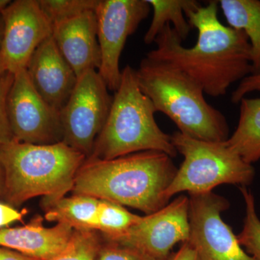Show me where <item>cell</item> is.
<instances>
[{"mask_svg":"<svg viewBox=\"0 0 260 260\" xmlns=\"http://www.w3.org/2000/svg\"><path fill=\"white\" fill-rule=\"evenodd\" d=\"M218 6V1H209L184 13L191 27L198 30V41L192 47H184L169 23L155 39L156 48L146 56L174 65L212 97L225 95L232 84L252 73L249 39L242 30L220 21Z\"/></svg>","mask_w":260,"mask_h":260,"instance_id":"obj_1","label":"cell"},{"mask_svg":"<svg viewBox=\"0 0 260 260\" xmlns=\"http://www.w3.org/2000/svg\"><path fill=\"white\" fill-rule=\"evenodd\" d=\"M177 170L172 157L158 151L139 152L110 160L88 158L77 172L72 191L149 215L169 203L165 191Z\"/></svg>","mask_w":260,"mask_h":260,"instance_id":"obj_2","label":"cell"},{"mask_svg":"<svg viewBox=\"0 0 260 260\" xmlns=\"http://www.w3.org/2000/svg\"><path fill=\"white\" fill-rule=\"evenodd\" d=\"M86 158L63 141L36 145L13 139L0 145L5 175L2 199L18 207L39 196L63 198L73 190L75 176Z\"/></svg>","mask_w":260,"mask_h":260,"instance_id":"obj_3","label":"cell"},{"mask_svg":"<svg viewBox=\"0 0 260 260\" xmlns=\"http://www.w3.org/2000/svg\"><path fill=\"white\" fill-rule=\"evenodd\" d=\"M142 91L174 122L181 134L205 141L229 138L226 119L207 102L199 83L166 61L145 57L136 70Z\"/></svg>","mask_w":260,"mask_h":260,"instance_id":"obj_4","label":"cell"},{"mask_svg":"<svg viewBox=\"0 0 260 260\" xmlns=\"http://www.w3.org/2000/svg\"><path fill=\"white\" fill-rule=\"evenodd\" d=\"M153 102L142 91L136 70H121L120 84L113 96L105 124L89 158L110 160L143 151L177 155L171 135L159 127Z\"/></svg>","mask_w":260,"mask_h":260,"instance_id":"obj_5","label":"cell"},{"mask_svg":"<svg viewBox=\"0 0 260 260\" xmlns=\"http://www.w3.org/2000/svg\"><path fill=\"white\" fill-rule=\"evenodd\" d=\"M171 137L174 148L184 160L165 191L168 201L184 191L203 194L221 184L246 186L252 182L254 168L234 152L226 141H205L179 131Z\"/></svg>","mask_w":260,"mask_h":260,"instance_id":"obj_6","label":"cell"},{"mask_svg":"<svg viewBox=\"0 0 260 260\" xmlns=\"http://www.w3.org/2000/svg\"><path fill=\"white\" fill-rule=\"evenodd\" d=\"M97 70L78 78L69 100L60 111L63 140L84 154L93 153L94 144L105 124L113 97Z\"/></svg>","mask_w":260,"mask_h":260,"instance_id":"obj_7","label":"cell"},{"mask_svg":"<svg viewBox=\"0 0 260 260\" xmlns=\"http://www.w3.org/2000/svg\"><path fill=\"white\" fill-rule=\"evenodd\" d=\"M150 9L148 0H99L95 12L102 61L98 73L111 91L120 84L119 61L126 40L148 18Z\"/></svg>","mask_w":260,"mask_h":260,"instance_id":"obj_8","label":"cell"},{"mask_svg":"<svg viewBox=\"0 0 260 260\" xmlns=\"http://www.w3.org/2000/svg\"><path fill=\"white\" fill-rule=\"evenodd\" d=\"M189 238L198 260H255L222 219L228 200L213 191L189 194Z\"/></svg>","mask_w":260,"mask_h":260,"instance_id":"obj_9","label":"cell"},{"mask_svg":"<svg viewBox=\"0 0 260 260\" xmlns=\"http://www.w3.org/2000/svg\"><path fill=\"white\" fill-rule=\"evenodd\" d=\"M13 139L36 145L63 140L60 112L47 104L32 86L26 70L14 75L7 99Z\"/></svg>","mask_w":260,"mask_h":260,"instance_id":"obj_10","label":"cell"},{"mask_svg":"<svg viewBox=\"0 0 260 260\" xmlns=\"http://www.w3.org/2000/svg\"><path fill=\"white\" fill-rule=\"evenodd\" d=\"M189 198L180 195L158 211L141 216L122 237L112 242L157 259H170L174 246L189 240Z\"/></svg>","mask_w":260,"mask_h":260,"instance_id":"obj_11","label":"cell"},{"mask_svg":"<svg viewBox=\"0 0 260 260\" xmlns=\"http://www.w3.org/2000/svg\"><path fill=\"white\" fill-rule=\"evenodd\" d=\"M3 54L12 74L26 70L38 47L52 36L53 26L38 0H15L3 13Z\"/></svg>","mask_w":260,"mask_h":260,"instance_id":"obj_12","label":"cell"},{"mask_svg":"<svg viewBox=\"0 0 260 260\" xmlns=\"http://www.w3.org/2000/svg\"><path fill=\"white\" fill-rule=\"evenodd\" d=\"M26 71L37 93L60 112L74 90L78 76L61 55L52 36L37 48Z\"/></svg>","mask_w":260,"mask_h":260,"instance_id":"obj_13","label":"cell"},{"mask_svg":"<svg viewBox=\"0 0 260 260\" xmlns=\"http://www.w3.org/2000/svg\"><path fill=\"white\" fill-rule=\"evenodd\" d=\"M52 37L78 78L88 70H99L102 55L95 10L54 25Z\"/></svg>","mask_w":260,"mask_h":260,"instance_id":"obj_14","label":"cell"},{"mask_svg":"<svg viewBox=\"0 0 260 260\" xmlns=\"http://www.w3.org/2000/svg\"><path fill=\"white\" fill-rule=\"evenodd\" d=\"M73 232L63 223L45 227L42 217H35L23 226L0 229V246L34 259L49 260L66 247Z\"/></svg>","mask_w":260,"mask_h":260,"instance_id":"obj_15","label":"cell"},{"mask_svg":"<svg viewBox=\"0 0 260 260\" xmlns=\"http://www.w3.org/2000/svg\"><path fill=\"white\" fill-rule=\"evenodd\" d=\"M99 203L98 198L83 194L44 199V218L47 221L68 224L74 230L97 231Z\"/></svg>","mask_w":260,"mask_h":260,"instance_id":"obj_16","label":"cell"},{"mask_svg":"<svg viewBox=\"0 0 260 260\" xmlns=\"http://www.w3.org/2000/svg\"><path fill=\"white\" fill-rule=\"evenodd\" d=\"M237 129L227 144L248 164L260 159V99L244 98Z\"/></svg>","mask_w":260,"mask_h":260,"instance_id":"obj_17","label":"cell"},{"mask_svg":"<svg viewBox=\"0 0 260 260\" xmlns=\"http://www.w3.org/2000/svg\"><path fill=\"white\" fill-rule=\"evenodd\" d=\"M219 6L229 26L246 34L251 49L252 73L260 72L259 0H220Z\"/></svg>","mask_w":260,"mask_h":260,"instance_id":"obj_18","label":"cell"},{"mask_svg":"<svg viewBox=\"0 0 260 260\" xmlns=\"http://www.w3.org/2000/svg\"><path fill=\"white\" fill-rule=\"evenodd\" d=\"M153 11V19L144 37L147 45L153 44L167 24L170 23L184 42L192 27L185 18L186 12L198 9L202 5L195 0H148Z\"/></svg>","mask_w":260,"mask_h":260,"instance_id":"obj_19","label":"cell"},{"mask_svg":"<svg viewBox=\"0 0 260 260\" xmlns=\"http://www.w3.org/2000/svg\"><path fill=\"white\" fill-rule=\"evenodd\" d=\"M141 216L130 213L122 205L100 200L98 211V230L106 241L114 242L122 237Z\"/></svg>","mask_w":260,"mask_h":260,"instance_id":"obj_20","label":"cell"},{"mask_svg":"<svg viewBox=\"0 0 260 260\" xmlns=\"http://www.w3.org/2000/svg\"><path fill=\"white\" fill-rule=\"evenodd\" d=\"M246 205V215L242 232L237 235L239 244L255 260H260V220L255 208V201L246 186H240Z\"/></svg>","mask_w":260,"mask_h":260,"instance_id":"obj_21","label":"cell"},{"mask_svg":"<svg viewBox=\"0 0 260 260\" xmlns=\"http://www.w3.org/2000/svg\"><path fill=\"white\" fill-rule=\"evenodd\" d=\"M95 232L74 230L66 247L49 260H97L102 242Z\"/></svg>","mask_w":260,"mask_h":260,"instance_id":"obj_22","label":"cell"},{"mask_svg":"<svg viewBox=\"0 0 260 260\" xmlns=\"http://www.w3.org/2000/svg\"><path fill=\"white\" fill-rule=\"evenodd\" d=\"M39 6L52 26L95 10L99 0H38Z\"/></svg>","mask_w":260,"mask_h":260,"instance_id":"obj_23","label":"cell"},{"mask_svg":"<svg viewBox=\"0 0 260 260\" xmlns=\"http://www.w3.org/2000/svg\"><path fill=\"white\" fill-rule=\"evenodd\" d=\"M97 260H170V259H157L133 248L105 240V242L102 243V245L101 246Z\"/></svg>","mask_w":260,"mask_h":260,"instance_id":"obj_24","label":"cell"},{"mask_svg":"<svg viewBox=\"0 0 260 260\" xmlns=\"http://www.w3.org/2000/svg\"><path fill=\"white\" fill-rule=\"evenodd\" d=\"M13 79L14 75L9 72H6L0 76V145L13 140L7 112V99Z\"/></svg>","mask_w":260,"mask_h":260,"instance_id":"obj_25","label":"cell"},{"mask_svg":"<svg viewBox=\"0 0 260 260\" xmlns=\"http://www.w3.org/2000/svg\"><path fill=\"white\" fill-rule=\"evenodd\" d=\"M252 92H260V72L248 75L241 80L233 92L231 100L234 104H239L247 94Z\"/></svg>","mask_w":260,"mask_h":260,"instance_id":"obj_26","label":"cell"},{"mask_svg":"<svg viewBox=\"0 0 260 260\" xmlns=\"http://www.w3.org/2000/svg\"><path fill=\"white\" fill-rule=\"evenodd\" d=\"M24 212H19L13 206L0 203V229L16 221H22Z\"/></svg>","mask_w":260,"mask_h":260,"instance_id":"obj_27","label":"cell"},{"mask_svg":"<svg viewBox=\"0 0 260 260\" xmlns=\"http://www.w3.org/2000/svg\"><path fill=\"white\" fill-rule=\"evenodd\" d=\"M170 260H198L196 253L188 242L183 243L180 249L172 254Z\"/></svg>","mask_w":260,"mask_h":260,"instance_id":"obj_28","label":"cell"},{"mask_svg":"<svg viewBox=\"0 0 260 260\" xmlns=\"http://www.w3.org/2000/svg\"><path fill=\"white\" fill-rule=\"evenodd\" d=\"M0 260H39L24 255L18 251L0 246Z\"/></svg>","mask_w":260,"mask_h":260,"instance_id":"obj_29","label":"cell"},{"mask_svg":"<svg viewBox=\"0 0 260 260\" xmlns=\"http://www.w3.org/2000/svg\"><path fill=\"white\" fill-rule=\"evenodd\" d=\"M3 21L2 15H0V76L6 73V68L3 59Z\"/></svg>","mask_w":260,"mask_h":260,"instance_id":"obj_30","label":"cell"},{"mask_svg":"<svg viewBox=\"0 0 260 260\" xmlns=\"http://www.w3.org/2000/svg\"><path fill=\"white\" fill-rule=\"evenodd\" d=\"M5 175L4 168L0 160V198H3V193L5 190Z\"/></svg>","mask_w":260,"mask_h":260,"instance_id":"obj_31","label":"cell"},{"mask_svg":"<svg viewBox=\"0 0 260 260\" xmlns=\"http://www.w3.org/2000/svg\"><path fill=\"white\" fill-rule=\"evenodd\" d=\"M11 2L10 0H0V15L2 14L3 10L10 4Z\"/></svg>","mask_w":260,"mask_h":260,"instance_id":"obj_32","label":"cell"}]
</instances>
